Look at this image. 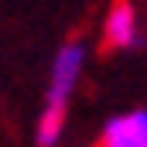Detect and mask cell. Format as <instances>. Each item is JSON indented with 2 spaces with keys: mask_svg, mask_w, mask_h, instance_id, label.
<instances>
[{
  "mask_svg": "<svg viewBox=\"0 0 147 147\" xmlns=\"http://www.w3.org/2000/svg\"><path fill=\"white\" fill-rule=\"evenodd\" d=\"M86 65V45L82 41H69L55 51L51 62V75H48V89H45V106L38 113L34 123V140L38 147H55L65 134V120H69V103L79 86V75Z\"/></svg>",
  "mask_w": 147,
  "mask_h": 147,
  "instance_id": "cell-1",
  "label": "cell"
},
{
  "mask_svg": "<svg viewBox=\"0 0 147 147\" xmlns=\"http://www.w3.org/2000/svg\"><path fill=\"white\" fill-rule=\"evenodd\" d=\"M99 147H147V110L110 116L99 130Z\"/></svg>",
  "mask_w": 147,
  "mask_h": 147,
  "instance_id": "cell-2",
  "label": "cell"
},
{
  "mask_svg": "<svg viewBox=\"0 0 147 147\" xmlns=\"http://www.w3.org/2000/svg\"><path fill=\"white\" fill-rule=\"evenodd\" d=\"M103 41L106 48H134L140 34H137V14L130 7V0H113L110 14L103 21Z\"/></svg>",
  "mask_w": 147,
  "mask_h": 147,
  "instance_id": "cell-3",
  "label": "cell"
}]
</instances>
